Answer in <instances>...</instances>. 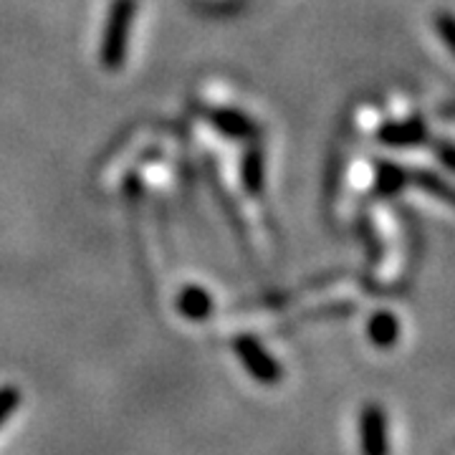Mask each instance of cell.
Wrapping results in <instances>:
<instances>
[{"label":"cell","instance_id":"1","mask_svg":"<svg viewBox=\"0 0 455 455\" xmlns=\"http://www.w3.org/2000/svg\"><path fill=\"white\" fill-rule=\"evenodd\" d=\"M134 13H137V0H114L112 11H109V23L104 31V46H101V64L112 71L124 64Z\"/></svg>","mask_w":455,"mask_h":455},{"label":"cell","instance_id":"2","mask_svg":"<svg viewBox=\"0 0 455 455\" xmlns=\"http://www.w3.org/2000/svg\"><path fill=\"white\" fill-rule=\"evenodd\" d=\"M235 352H238V357L243 362V367L248 370V374H253L259 382H263V385H274V382H278L281 370H278L276 359L271 357V355L260 347L259 339H253V337H241V339H235Z\"/></svg>","mask_w":455,"mask_h":455},{"label":"cell","instance_id":"3","mask_svg":"<svg viewBox=\"0 0 455 455\" xmlns=\"http://www.w3.org/2000/svg\"><path fill=\"white\" fill-rule=\"evenodd\" d=\"M362 451L364 455H387V420L379 407H367L362 415Z\"/></svg>","mask_w":455,"mask_h":455},{"label":"cell","instance_id":"4","mask_svg":"<svg viewBox=\"0 0 455 455\" xmlns=\"http://www.w3.org/2000/svg\"><path fill=\"white\" fill-rule=\"evenodd\" d=\"M211 296L197 289V286H190L185 289L182 296H180V311L188 316V319H205L211 314Z\"/></svg>","mask_w":455,"mask_h":455},{"label":"cell","instance_id":"5","mask_svg":"<svg viewBox=\"0 0 455 455\" xmlns=\"http://www.w3.org/2000/svg\"><path fill=\"white\" fill-rule=\"evenodd\" d=\"M211 119L218 130H223L230 137H253V122H248L243 114L212 112Z\"/></svg>","mask_w":455,"mask_h":455},{"label":"cell","instance_id":"6","mask_svg":"<svg viewBox=\"0 0 455 455\" xmlns=\"http://www.w3.org/2000/svg\"><path fill=\"white\" fill-rule=\"evenodd\" d=\"M420 137H423L420 122H407V124H395V127L382 130L385 145H418Z\"/></svg>","mask_w":455,"mask_h":455},{"label":"cell","instance_id":"7","mask_svg":"<svg viewBox=\"0 0 455 455\" xmlns=\"http://www.w3.org/2000/svg\"><path fill=\"white\" fill-rule=\"evenodd\" d=\"M370 337L379 347H390L397 339V319H392L390 314H377L370 322Z\"/></svg>","mask_w":455,"mask_h":455},{"label":"cell","instance_id":"8","mask_svg":"<svg viewBox=\"0 0 455 455\" xmlns=\"http://www.w3.org/2000/svg\"><path fill=\"white\" fill-rule=\"evenodd\" d=\"M403 182H405V172H403L400 167H392V164H382V167H379V185H377V190H379L382 196L397 193V190L403 188Z\"/></svg>","mask_w":455,"mask_h":455},{"label":"cell","instance_id":"9","mask_svg":"<svg viewBox=\"0 0 455 455\" xmlns=\"http://www.w3.org/2000/svg\"><path fill=\"white\" fill-rule=\"evenodd\" d=\"M243 180L245 188H248L251 193H260V185H263V163H260L259 152H251V155L245 157Z\"/></svg>","mask_w":455,"mask_h":455},{"label":"cell","instance_id":"10","mask_svg":"<svg viewBox=\"0 0 455 455\" xmlns=\"http://www.w3.org/2000/svg\"><path fill=\"white\" fill-rule=\"evenodd\" d=\"M20 405V392L16 387H0V425L5 423Z\"/></svg>","mask_w":455,"mask_h":455},{"label":"cell","instance_id":"11","mask_svg":"<svg viewBox=\"0 0 455 455\" xmlns=\"http://www.w3.org/2000/svg\"><path fill=\"white\" fill-rule=\"evenodd\" d=\"M415 182H418V185H423V188H427L430 193H438V196L453 200V205H455V193L443 185V180L433 178V175H427V172H415Z\"/></svg>","mask_w":455,"mask_h":455},{"label":"cell","instance_id":"12","mask_svg":"<svg viewBox=\"0 0 455 455\" xmlns=\"http://www.w3.org/2000/svg\"><path fill=\"white\" fill-rule=\"evenodd\" d=\"M438 28L445 38V44L455 51V18L451 16H440L438 18Z\"/></svg>","mask_w":455,"mask_h":455},{"label":"cell","instance_id":"13","mask_svg":"<svg viewBox=\"0 0 455 455\" xmlns=\"http://www.w3.org/2000/svg\"><path fill=\"white\" fill-rule=\"evenodd\" d=\"M440 155H443L445 164H448V167H453V170H455V149H453V147H443V149H440Z\"/></svg>","mask_w":455,"mask_h":455}]
</instances>
